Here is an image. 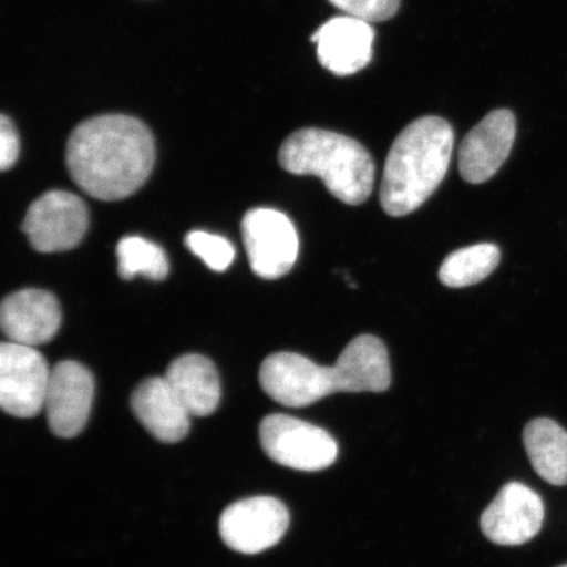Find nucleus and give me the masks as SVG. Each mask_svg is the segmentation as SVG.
I'll return each instance as SVG.
<instances>
[{"instance_id": "f257e3e1", "label": "nucleus", "mask_w": 567, "mask_h": 567, "mask_svg": "<svg viewBox=\"0 0 567 567\" xmlns=\"http://www.w3.org/2000/svg\"><path fill=\"white\" fill-rule=\"evenodd\" d=\"M154 163L153 133L132 116L92 117L78 125L68 141L71 179L97 200L117 202L136 193Z\"/></svg>"}, {"instance_id": "f03ea898", "label": "nucleus", "mask_w": 567, "mask_h": 567, "mask_svg": "<svg viewBox=\"0 0 567 567\" xmlns=\"http://www.w3.org/2000/svg\"><path fill=\"white\" fill-rule=\"evenodd\" d=\"M455 133L442 117L425 116L395 138L382 175L380 203L386 215L403 217L435 193L449 172Z\"/></svg>"}, {"instance_id": "7ed1b4c3", "label": "nucleus", "mask_w": 567, "mask_h": 567, "mask_svg": "<svg viewBox=\"0 0 567 567\" xmlns=\"http://www.w3.org/2000/svg\"><path fill=\"white\" fill-rule=\"evenodd\" d=\"M280 166L295 175H315L338 200L360 205L371 196L374 162L367 148L336 132L307 127L284 142Z\"/></svg>"}, {"instance_id": "20e7f679", "label": "nucleus", "mask_w": 567, "mask_h": 567, "mask_svg": "<svg viewBox=\"0 0 567 567\" xmlns=\"http://www.w3.org/2000/svg\"><path fill=\"white\" fill-rule=\"evenodd\" d=\"M261 389L275 402L287 408H307L324 396L346 393L339 367H321L302 354H269L259 371Z\"/></svg>"}, {"instance_id": "39448f33", "label": "nucleus", "mask_w": 567, "mask_h": 567, "mask_svg": "<svg viewBox=\"0 0 567 567\" xmlns=\"http://www.w3.org/2000/svg\"><path fill=\"white\" fill-rule=\"evenodd\" d=\"M259 437L266 455L290 470L323 471L338 457V443L328 431L290 415L266 416Z\"/></svg>"}, {"instance_id": "423d86ee", "label": "nucleus", "mask_w": 567, "mask_h": 567, "mask_svg": "<svg viewBox=\"0 0 567 567\" xmlns=\"http://www.w3.org/2000/svg\"><path fill=\"white\" fill-rule=\"evenodd\" d=\"M87 205L66 190H49L28 208L21 230L35 251L60 252L80 246L89 230Z\"/></svg>"}, {"instance_id": "0eeeda50", "label": "nucleus", "mask_w": 567, "mask_h": 567, "mask_svg": "<svg viewBox=\"0 0 567 567\" xmlns=\"http://www.w3.org/2000/svg\"><path fill=\"white\" fill-rule=\"evenodd\" d=\"M243 237L250 267L261 279L282 278L299 257V236L295 225L279 210H248L243 219Z\"/></svg>"}, {"instance_id": "6e6552de", "label": "nucleus", "mask_w": 567, "mask_h": 567, "mask_svg": "<svg viewBox=\"0 0 567 567\" xmlns=\"http://www.w3.org/2000/svg\"><path fill=\"white\" fill-rule=\"evenodd\" d=\"M52 371L34 347L0 346V406L17 417H33L45 408Z\"/></svg>"}, {"instance_id": "1a4fd4ad", "label": "nucleus", "mask_w": 567, "mask_h": 567, "mask_svg": "<svg viewBox=\"0 0 567 567\" xmlns=\"http://www.w3.org/2000/svg\"><path fill=\"white\" fill-rule=\"evenodd\" d=\"M289 526L288 508L272 496H254L233 503L219 519L226 547L244 555H258L275 547Z\"/></svg>"}, {"instance_id": "9d476101", "label": "nucleus", "mask_w": 567, "mask_h": 567, "mask_svg": "<svg viewBox=\"0 0 567 567\" xmlns=\"http://www.w3.org/2000/svg\"><path fill=\"white\" fill-rule=\"evenodd\" d=\"M542 496L520 482H509L481 516V529L488 540L517 547L532 540L543 528Z\"/></svg>"}, {"instance_id": "9b49d317", "label": "nucleus", "mask_w": 567, "mask_h": 567, "mask_svg": "<svg viewBox=\"0 0 567 567\" xmlns=\"http://www.w3.org/2000/svg\"><path fill=\"white\" fill-rule=\"evenodd\" d=\"M94 394V378L86 367L71 360L56 364L45 400L52 434L63 439L80 435L87 424Z\"/></svg>"}, {"instance_id": "f8f14e48", "label": "nucleus", "mask_w": 567, "mask_h": 567, "mask_svg": "<svg viewBox=\"0 0 567 567\" xmlns=\"http://www.w3.org/2000/svg\"><path fill=\"white\" fill-rule=\"evenodd\" d=\"M515 137L516 120L512 111L488 113L461 142L460 175L471 184L492 179L512 153Z\"/></svg>"}, {"instance_id": "ddd939ff", "label": "nucleus", "mask_w": 567, "mask_h": 567, "mask_svg": "<svg viewBox=\"0 0 567 567\" xmlns=\"http://www.w3.org/2000/svg\"><path fill=\"white\" fill-rule=\"evenodd\" d=\"M61 321L60 302L48 290H18L7 296L0 307V326L12 343L35 347L51 342Z\"/></svg>"}, {"instance_id": "4468645a", "label": "nucleus", "mask_w": 567, "mask_h": 567, "mask_svg": "<svg viewBox=\"0 0 567 567\" xmlns=\"http://www.w3.org/2000/svg\"><path fill=\"white\" fill-rule=\"evenodd\" d=\"M373 40L370 21L351 16L332 18L311 35L319 63L340 76L352 75L368 66Z\"/></svg>"}, {"instance_id": "2eb2a0df", "label": "nucleus", "mask_w": 567, "mask_h": 567, "mask_svg": "<svg viewBox=\"0 0 567 567\" xmlns=\"http://www.w3.org/2000/svg\"><path fill=\"white\" fill-rule=\"evenodd\" d=\"M133 414L162 443H177L188 435L190 415L166 378L141 382L131 396Z\"/></svg>"}, {"instance_id": "dca6fc26", "label": "nucleus", "mask_w": 567, "mask_h": 567, "mask_svg": "<svg viewBox=\"0 0 567 567\" xmlns=\"http://www.w3.org/2000/svg\"><path fill=\"white\" fill-rule=\"evenodd\" d=\"M165 378L190 415L207 416L217 410L221 401V381L208 358L197 353L183 354L168 365Z\"/></svg>"}, {"instance_id": "f3484780", "label": "nucleus", "mask_w": 567, "mask_h": 567, "mask_svg": "<svg viewBox=\"0 0 567 567\" xmlns=\"http://www.w3.org/2000/svg\"><path fill=\"white\" fill-rule=\"evenodd\" d=\"M523 444L532 467L553 486L567 485V430L549 417L530 421Z\"/></svg>"}, {"instance_id": "a211bd4d", "label": "nucleus", "mask_w": 567, "mask_h": 567, "mask_svg": "<svg viewBox=\"0 0 567 567\" xmlns=\"http://www.w3.org/2000/svg\"><path fill=\"white\" fill-rule=\"evenodd\" d=\"M501 261V250L493 244H480L452 252L439 269V279L445 287L474 286L491 275Z\"/></svg>"}, {"instance_id": "6ab92c4d", "label": "nucleus", "mask_w": 567, "mask_h": 567, "mask_svg": "<svg viewBox=\"0 0 567 567\" xmlns=\"http://www.w3.org/2000/svg\"><path fill=\"white\" fill-rule=\"evenodd\" d=\"M118 275L123 280L145 276L153 281L165 280L169 272L167 255L158 245L141 237H125L117 248Z\"/></svg>"}, {"instance_id": "aec40b11", "label": "nucleus", "mask_w": 567, "mask_h": 567, "mask_svg": "<svg viewBox=\"0 0 567 567\" xmlns=\"http://www.w3.org/2000/svg\"><path fill=\"white\" fill-rule=\"evenodd\" d=\"M186 245L213 271L224 272L236 257V248L228 239L217 234L194 230L187 234Z\"/></svg>"}, {"instance_id": "412c9836", "label": "nucleus", "mask_w": 567, "mask_h": 567, "mask_svg": "<svg viewBox=\"0 0 567 567\" xmlns=\"http://www.w3.org/2000/svg\"><path fill=\"white\" fill-rule=\"evenodd\" d=\"M347 16L360 18L370 23L386 21L399 12L401 0H329Z\"/></svg>"}, {"instance_id": "4be33fe9", "label": "nucleus", "mask_w": 567, "mask_h": 567, "mask_svg": "<svg viewBox=\"0 0 567 567\" xmlns=\"http://www.w3.org/2000/svg\"><path fill=\"white\" fill-rule=\"evenodd\" d=\"M19 134L11 118L6 115L0 118V168H11L19 158Z\"/></svg>"}, {"instance_id": "5701e85b", "label": "nucleus", "mask_w": 567, "mask_h": 567, "mask_svg": "<svg viewBox=\"0 0 567 567\" xmlns=\"http://www.w3.org/2000/svg\"><path fill=\"white\" fill-rule=\"evenodd\" d=\"M557 567H567V564H565V565H561V566H557Z\"/></svg>"}]
</instances>
